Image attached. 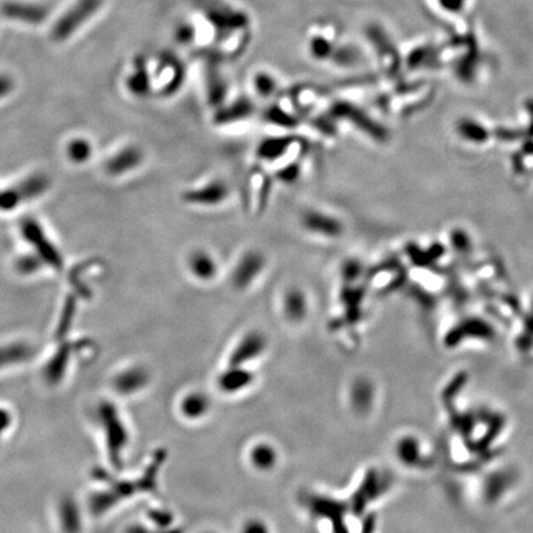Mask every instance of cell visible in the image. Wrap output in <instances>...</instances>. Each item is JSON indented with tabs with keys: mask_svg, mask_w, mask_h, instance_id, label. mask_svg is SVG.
I'll return each mask as SVG.
<instances>
[{
	"mask_svg": "<svg viewBox=\"0 0 533 533\" xmlns=\"http://www.w3.org/2000/svg\"><path fill=\"white\" fill-rule=\"evenodd\" d=\"M98 415L101 417L103 428L105 431L106 444L111 463L117 468H120L122 463V451L129 442V432L117 414V407L110 402H103L99 407Z\"/></svg>",
	"mask_w": 533,
	"mask_h": 533,
	"instance_id": "cell-1",
	"label": "cell"
},
{
	"mask_svg": "<svg viewBox=\"0 0 533 533\" xmlns=\"http://www.w3.org/2000/svg\"><path fill=\"white\" fill-rule=\"evenodd\" d=\"M267 349V339L263 333H249L238 342L236 349H233L228 365L243 367L254 359L258 358Z\"/></svg>",
	"mask_w": 533,
	"mask_h": 533,
	"instance_id": "cell-2",
	"label": "cell"
},
{
	"mask_svg": "<svg viewBox=\"0 0 533 533\" xmlns=\"http://www.w3.org/2000/svg\"><path fill=\"white\" fill-rule=\"evenodd\" d=\"M95 0H82L80 4L74 6L72 10L68 11L66 15L59 20L53 29V36L57 40H64L71 35L83 22L87 16L89 15L94 9Z\"/></svg>",
	"mask_w": 533,
	"mask_h": 533,
	"instance_id": "cell-3",
	"label": "cell"
},
{
	"mask_svg": "<svg viewBox=\"0 0 533 533\" xmlns=\"http://www.w3.org/2000/svg\"><path fill=\"white\" fill-rule=\"evenodd\" d=\"M264 261L261 254L249 252L236 264L233 270V280L236 288H246L251 284L263 270Z\"/></svg>",
	"mask_w": 533,
	"mask_h": 533,
	"instance_id": "cell-4",
	"label": "cell"
},
{
	"mask_svg": "<svg viewBox=\"0 0 533 533\" xmlns=\"http://www.w3.org/2000/svg\"><path fill=\"white\" fill-rule=\"evenodd\" d=\"M149 381V374L143 367H131L122 370L114 379V388L122 395H132L146 388Z\"/></svg>",
	"mask_w": 533,
	"mask_h": 533,
	"instance_id": "cell-5",
	"label": "cell"
},
{
	"mask_svg": "<svg viewBox=\"0 0 533 533\" xmlns=\"http://www.w3.org/2000/svg\"><path fill=\"white\" fill-rule=\"evenodd\" d=\"M254 379V374L249 370H244L243 367L230 365V368L219 377L217 384L224 393L233 394L251 386Z\"/></svg>",
	"mask_w": 533,
	"mask_h": 533,
	"instance_id": "cell-6",
	"label": "cell"
},
{
	"mask_svg": "<svg viewBox=\"0 0 533 533\" xmlns=\"http://www.w3.org/2000/svg\"><path fill=\"white\" fill-rule=\"evenodd\" d=\"M226 196V185L221 182H212L201 187L200 189L190 190L185 194L184 199L199 205H215L225 200Z\"/></svg>",
	"mask_w": 533,
	"mask_h": 533,
	"instance_id": "cell-7",
	"label": "cell"
},
{
	"mask_svg": "<svg viewBox=\"0 0 533 533\" xmlns=\"http://www.w3.org/2000/svg\"><path fill=\"white\" fill-rule=\"evenodd\" d=\"M188 267H189L190 273L194 275V278L201 282L214 279L219 270L217 259L205 251H196L190 254Z\"/></svg>",
	"mask_w": 533,
	"mask_h": 533,
	"instance_id": "cell-8",
	"label": "cell"
},
{
	"mask_svg": "<svg viewBox=\"0 0 533 533\" xmlns=\"http://www.w3.org/2000/svg\"><path fill=\"white\" fill-rule=\"evenodd\" d=\"M143 161V154L138 147L129 146L124 148L120 152H117L110 162L108 163V170L111 175H124L126 172H130L132 169L136 168L138 164Z\"/></svg>",
	"mask_w": 533,
	"mask_h": 533,
	"instance_id": "cell-9",
	"label": "cell"
},
{
	"mask_svg": "<svg viewBox=\"0 0 533 533\" xmlns=\"http://www.w3.org/2000/svg\"><path fill=\"white\" fill-rule=\"evenodd\" d=\"M209 409H210L209 397L199 391L185 395L180 402V411L189 420H198L205 416Z\"/></svg>",
	"mask_w": 533,
	"mask_h": 533,
	"instance_id": "cell-10",
	"label": "cell"
},
{
	"mask_svg": "<svg viewBox=\"0 0 533 533\" xmlns=\"http://www.w3.org/2000/svg\"><path fill=\"white\" fill-rule=\"evenodd\" d=\"M249 460L252 462L254 468L262 472H267L275 468L278 460V453L275 447L270 444H256L251 451Z\"/></svg>",
	"mask_w": 533,
	"mask_h": 533,
	"instance_id": "cell-11",
	"label": "cell"
},
{
	"mask_svg": "<svg viewBox=\"0 0 533 533\" xmlns=\"http://www.w3.org/2000/svg\"><path fill=\"white\" fill-rule=\"evenodd\" d=\"M283 312L285 317L291 321H299L305 314V301L304 296L298 291H291L285 293L283 298Z\"/></svg>",
	"mask_w": 533,
	"mask_h": 533,
	"instance_id": "cell-12",
	"label": "cell"
},
{
	"mask_svg": "<svg viewBox=\"0 0 533 533\" xmlns=\"http://www.w3.org/2000/svg\"><path fill=\"white\" fill-rule=\"evenodd\" d=\"M6 13L9 16L22 19L24 22H43L46 13L43 9L37 6H22V4H9L6 8Z\"/></svg>",
	"mask_w": 533,
	"mask_h": 533,
	"instance_id": "cell-13",
	"label": "cell"
},
{
	"mask_svg": "<svg viewBox=\"0 0 533 533\" xmlns=\"http://www.w3.org/2000/svg\"><path fill=\"white\" fill-rule=\"evenodd\" d=\"M90 154H92V147L85 140H75L68 146V156L77 163H82L87 161L89 159Z\"/></svg>",
	"mask_w": 533,
	"mask_h": 533,
	"instance_id": "cell-14",
	"label": "cell"
},
{
	"mask_svg": "<svg viewBox=\"0 0 533 533\" xmlns=\"http://www.w3.org/2000/svg\"><path fill=\"white\" fill-rule=\"evenodd\" d=\"M148 518L159 530H167V528L170 527V525L173 523V516L170 515V512L163 511V510L149 511Z\"/></svg>",
	"mask_w": 533,
	"mask_h": 533,
	"instance_id": "cell-15",
	"label": "cell"
},
{
	"mask_svg": "<svg viewBox=\"0 0 533 533\" xmlns=\"http://www.w3.org/2000/svg\"><path fill=\"white\" fill-rule=\"evenodd\" d=\"M242 533H270L268 526L257 518L249 520L244 523L242 528Z\"/></svg>",
	"mask_w": 533,
	"mask_h": 533,
	"instance_id": "cell-16",
	"label": "cell"
},
{
	"mask_svg": "<svg viewBox=\"0 0 533 533\" xmlns=\"http://www.w3.org/2000/svg\"><path fill=\"white\" fill-rule=\"evenodd\" d=\"M127 533H182V531L180 530L167 528V530H161L159 532H154V531L147 530V528L143 527V526H131V527L127 530Z\"/></svg>",
	"mask_w": 533,
	"mask_h": 533,
	"instance_id": "cell-17",
	"label": "cell"
},
{
	"mask_svg": "<svg viewBox=\"0 0 533 533\" xmlns=\"http://www.w3.org/2000/svg\"><path fill=\"white\" fill-rule=\"evenodd\" d=\"M11 82L6 77H0V96L6 94L10 89Z\"/></svg>",
	"mask_w": 533,
	"mask_h": 533,
	"instance_id": "cell-18",
	"label": "cell"
}]
</instances>
